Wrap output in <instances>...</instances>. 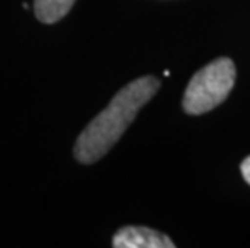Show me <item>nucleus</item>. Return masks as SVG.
Instances as JSON below:
<instances>
[{"instance_id":"1","label":"nucleus","mask_w":250,"mask_h":248,"mask_svg":"<svg viewBox=\"0 0 250 248\" xmlns=\"http://www.w3.org/2000/svg\"><path fill=\"white\" fill-rule=\"evenodd\" d=\"M160 81L153 76H142L129 82L113 97L110 105L99 113L79 134L74 145V156L83 165L99 161L121 139V135L136 119L139 110L148 103Z\"/></svg>"},{"instance_id":"2","label":"nucleus","mask_w":250,"mask_h":248,"mask_svg":"<svg viewBox=\"0 0 250 248\" xmlns=\"http://www.w3.org/2000/svg\"><path fill=\"white\" fill-rule=\"evenodd\" d=\"M236 82V66L229 58H218L197 71L186 87L183 108L189 114H204L229 95Z\"/></svg>"},{"instance_id":"3","label":"nucleus","mask_w":250,"mask_h":248,"mask_svg":"<svg viewBox=\"0 0 250 248\" xmlns=\"http://www.w3.org/2000/svg\"><path fill=\"white\" fill-rule=\"evenodd\" d=\"M111 245L115 248H174V242L165 234L150 228L127 226L113 235Z\"/></svg>"},{"instance_id":"4","label":"nucleus","mask_w":250,"mask_h":248,"mask_svg":"<svg viewBox=\"0 0 250 248\" xmlns=\"http://www.w3.org/2000/svg\"><path fill=\"white\" fill-rule=\"evenodd\" d=\"M76 0H34V13L39 21L54 24L65 18Z\"/></svg>"},{"instance_id":"5","label":"nucleus","mask_w":250,"mask_h":248,"mask_svg":"<svg viewBox=\"0 0 250 248\" xmlns=\"http://www.w3.org/2000/svg\"><path fill=\"white\" fill-rule=\"evenodd\" d=\"M241 172H242L244 179H246V182L250 186V156L246 158V160L242 161V165H241Z\"/></svg>"}]
</instances>
